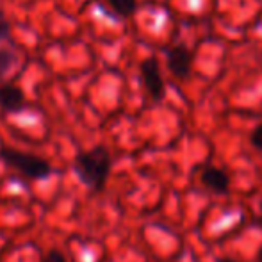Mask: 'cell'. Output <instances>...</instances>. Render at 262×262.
<instances>
[{"label":"cell","instance_id":"6da1fadb","mask_svg":"<svg viewBox=\"0 0 262 262\" xmlns=\"http://www.w3.org/2000/svg\"><path fill=\"white\" fill-rule=\"evenodd\" d=\"M113 168V157L104 145H97L86 152H79L73 161V171L79 180L93 193L105 187Z\"/></svg>","mask_w":262,"mask_h":262},{"label":"cell","instance_id":"7a4b0ae2","mask_svg":"<svg viewBox=\"0 0 262 262\" xmlns=\"http://www.w3.org/2000/svg\"><path fill=\"white\" fill-rule=\"evenodd\" d=\"M0 161L32 180H45L52 177L55 171L54 166L47 159L34 156V154L20 152L9 146H0Z\"/></svg>","mask_w":262,"mask_h":262},{"label":"cell","instance_id":"3957f363","mask_svg":"<svg viewBox=\"0 0 262 262\" xmlns=\"http://www.w3.org/2000/svg\"><path fill=\"white\" fill-rule=\"evenodd\" d=\"M139 77H141L143 88L154 102H161L166 97V84L156 57L143 59L141 64H139Z\"/></svg>","mask_w":262,"mask_h":262},{"label":"cell","instance_id":"277c9868","mask_svg":"<svg viewBox=\"0 0 262 262\" xmlns=\"http://www.w3.org/2000/svg\"><path fill=\"white\" fill-rule=\"evenodd\" d=\"M193 52L187 47L173 45L166 52V66H168L169 73L175 79H187L191 73V68H193Z\"/></svg>","mask_w":262,"mask_h":262},{"label":"cell","instance_id":"5b68a950","mask_svg":"<svg viewBox=\"0 0 262 262\" xmlns=\"http://www.w3.org/2000/svg\"><path fill=\"white\" fill-rule=\"evenodd\" d=\"M29 107L24 90L13 82L0 84V111L6 114H20Z\"/></svg>","mask_w":262,"mask_h":262},{"label":"cell","instance_id":"8992f818","mask_svg":"<svg viewBox=\"0 0 262 262\" xmlns=\"http://www.w3.org/2000/svg\"><path fill=\"white\" fill-rule=\"evenodd\" d=\"M200 182L205 189H209L210 193L216 194H225L230 189V177H228V173L225 169L217 168V166H205L202 169Z\"/></svg>","mask_w":262,"mask_h":262},{"label":"cell","instance_id":"52a82bcc","mask_svg":"<svg viewBox=\"0 0 262 262\" xmlns=\"http://www.w3.org/2000/svg\"><path fill=\"white\" fill-rule=\"evenodd\" d=\"M105 4L121 18H132L138 11V0H105Z\"/></svg>","mask_w":262,"mask_h":262},{"label":"cell","instance_id":"ba28073f","mask_svg":"<svg viewBox=\"0 0 262 262\" xmlns=\"http://www.w3.org/2000/svg\"><path fill=\"white\" fill-rule=\"evenodd\" d=\"M16 62H18V55L14 50L7 49V47H0V84L4 82L7 73L14 68Z\"/></svg>","mask_w":262,"mask_h":262},{"label":"cell","instance_id":"9c48e42d","mask_svg":"<svg viewBox=\"0 0 262 262\" xmlns=\"http://www.w3.org/2000/svg\"><path fill=\"white\" fill-rule=\"evenodd\" d=\"M13 39V32H11V24L6 18V14L0 11V41L9 43Z\"/></svg>","mask_w":262,"mask_h":262},{"label":"cell","instance_id":"30bf717a","mask_svg":"<svg viewBox=\"0 0 262 262\" xmlns=\"http://www.w3.org/2000/svg\"><path fill=\"white\" fill-rule=\"evenodd\" d=\"M250 143H252L253 148L262 152V121L252 130V134H250Z\"/></svg>","mask_w":262,"mask_h":262},{"label":"cell","instance_id":"8fae6325","mask_svg":"<svg viewBox=\"0 0 262 262\" xmlns=\"http://www.w3.org/2000/svg\"><path fill=\"white\" fill-rule=\"evenodd\" d=\"M43 262H66V259H64V255L59 252V250H50V252L45 255Z\"/></svg>","mask_w":262,"mask_h":262},{"label":"cell","instance_id":"7c38bea8","mask_svg":"<svg viewBox=\"0 0 262 262\" xmlns=\"http://www.w3.org/2000/svg\"><path fill=\"white\" fill-rule=\"evenodd\" d=\"M217 262H239L237 259H232V257H220Z\"/></svg>","mask_w":262,"mask_h":262},{"label":"cell","instance_id":"4fadbf2b","mask_svg":"<svg viewBox=\"0 0 262 262\" xmlns=\"http://www.w3.org/2000/svg\"><path fill=\"white\" fill-rule=\"evenodd\" d=\"M257 262H262V246L259 248V252H257Z\"/></svg>","mask_w":262,"mask_h":262}]
</instances>
